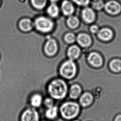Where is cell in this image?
Returning a JSON list of instances; mask_svg holds the SVG:
<instances>
[{
	"label": "cell",
	"mask_w": 121,
	"mask_h": 121,
	"mask_svg": "<svg viewBox=\"0 0 121 121\" xmlns=\"http://www.w3.org/2000/svg\"><path fill=\"white\" fill-rule=\"evenodd\" d=\"M48 91L53 98L62 99L65 97L67 93V85L64 81L60 79H56L50 83Z\"/></svg>",
	"instance_id": "1"
},
{
	"label": "cell",
	"mask_w": 121,
	"mask_h": 121,
	"mask_svg": "<svg viewBox=\"0 0 121 121\" xmlns=\"http://www.w3.org/2000/svg\"><path fill=\"white\" fill-rule=\"evenodd\" d=\"M79 110V107L77 103L67 102L61 106L60 112L63 118L67 120H71L77 116Z\"/></svg>",
	"instance_id": "2"
},
{
	"label": "cell",
	"mask_w": 121,
	"mask_h": 121,
	"mask_svg": "<svg viewBox=\"0 0 121 121\" xmlns=\"http://www.w3.org/2000/svg\"><path fill=\"white\" fill-rule=\"evenodd\" d=\"M77 68L75 64L72 60L66 61L62 64L60 69V73L62 76L66 79L74 77L77 73Z\"/></svg>",
	"instance_id": "3"
},
{
	"label": "cell",
	"mask_w": 121,
	"mask_h": 121,
	"mask_svg": "<svg viewBox=\"0 0 121 121\" xmlns=\"http://www.w3.org/2000/svg\"><path fill=\"white\" fill-rule=\"evenodd\" d=\"M35 26L39 31L46 33L51 31L54 26L53 22L45 17H38L35 20Z\"/></svg>",
	"instance_id": "4"
},
{
	"label": "cell",
	"mask_w": 121,
	"mask_h": 121,
	"mask_svg": "<svg viewBox=\"0 0 121 121\" xmlns=\"http://www.w3.org/2000/svg\"><path fill=\"white\" fill-rule=\"evenodd\" d=\"M107 13L110 15H116L121 12V5L115 0H110L105 4L104 8Z\"/></svg>",
	"instance_id": "5"
},
{
	"label": "cell",
	"mask_w": 121,
	"mask_h": 121,
	"mask_svg": "<svg viewBox=\"0 0 121 121\" xmlns=\"http://www.w3.org/2000/svg\"><path fill=\"white\" fill-rule=\"evenodd\" d=\"M21 121H39L37 112L34 109H29L22 113Z\"/></svg>",
	"instance_id": "6"
},
{
	"label": "cell",
	"mask_w": 121,
	"mask_h": 121,
	"mask_svg": "<svg viewBox=\"0 0 121 121\" xmlns=\"http://www.w3.org/2000/svg\"><path fill=\"white\" fill-rule=\"evenodd\" d=\"M82 17L83 20L87 23L90 24L94 21L95 14L93 9L86 7L82 11Z\"/></svg>",
	"instance_id": "7"
},
{
	"label": "cell",
	"mask_w": 121,
	"mask_h": 121,
	"mask_svg": "<svg viewBox=\"0 0 121 121\" xmlns=\"http://www.w3.org/2000/svg\"><path fill=\"white\" fill-rule=\"evenodd\" d=\"M57 45L56 41L53 39H49L46 43L44 50L46 54L52 56L56 54L57 51Z\"/></svg>",
	"instance_id": "8"
},
{
	"label": "cell",
	"mask_w": 121,
	"mask_h": 121,
	"mask_svg": "<svg viewBox=\"0 0 121 121\" xmlns=\"http://www.w3.org/2000/svg\"><path fill=\"white\" fill-rule=\"evenodd\" d=\"M88 60L91 65L95 67H100L103 62L101 56L95 52H91L89 55Z\"/></svg>",
	"instance_id": "9"
},
{
	"label": "cell",
	"mask_w": 121,
	"mask_h": 121,
	"mask_svg": "<svg viewBox=\"0 0 121 121\" xmlns=\"http://www.w3.org/2000/svg\"><path fill=\"white\" fill-rule=\"evenodd\" d=\"M61 10L64 15L69 16L74 13V7L71 2L65 0L61 4Z\"/></svg>",
	"instance_id": "10"
},
{
	"label": "cell",
	"mask_w": 121,
	"mask_h": 121,
	"mask_svg": "<svg viewBox=\"0 0 121 121\" xmlns=\"http://www.w3.org/2000/svg\"><path fill=\"white\" fill-rule=\"evenodd\" d=\"M113 34L111 30L108 28L102 29L98 32V36L100 39L103 41H109L111 39Z\"/></svg>",
	"instance_id": "11"
},
{
	"label": "cell",
	"mask_w": 121,
	"mask_h": 121,
	"mask_svg": "<svg viewBox=\"0 0 121 121\" xmlns=\"http://www.w3.org/2000/svg\"><path fill=\"white\" fill-rule=\"evenodd\" d=\"M77 41L79 44L83 47H87L90 46L91 42L90 36L85 34H81L77 37Z\"/></svg>",
	"instance_id": "12"
},
{
	"label": "cell",
	"mask_w": 121,
	"mask_h": 121,
	"mask_svg": "<svg viewBox=\"0 0 121 121\" xmlns=\"http://www.w3.org/2000/svg\"><path fill=\"white\" fill-rule=\"evenodd\" d=\"M33 23L31 20L28 18L22 19L19 22V27L22 31H29L33 27Z\"/></svg>",
	"instance_id": "13"
},
{
	"label": "cell",
	"mask_w": 121,
	"mask_h": 121,
	"mask_svg": "<svg viewBox=\"0 0 121 121\" xmlns=\"http://www.w3.org/2000/svg\"><path fill=\"white\" fill-rule=\"evenodd\" d=\"M80 49L79 47L75 45H73L69 48L68 52L67 55L68 56L70 60H73L77 59L79 57L80 54Z\"/></svg>",
	"instance_id": "14"
},
{
	"label": "cell",
	"mask_w": 121,
	"mask_h": 121,
	"mask_svg": "<svg viewBox=\"0 0 121 121\" xmlns=\"http://www.w3.org/2000/svg\"><path fill=\"white\" fill-rule=\"evenodd\" d=\"M93 100V95L89 93H86L82 95L80 99V103L82 106H88Z\"/></svg>",
	"instance_id": "15"
},
{
	"label": "cell",
	"mask_w": 121,
	"mask_h": 121,
	"mask_svg": "<svg viewBox=\"0 0 121 121\" xmlns=\"http://www.w3.org/2000/svg\"><path fill=\"white\" fill-rule=\"evenodd\" d=\"M47 13L50 16L56 18L59 14L60 9L59 7L55 3H52L49 5L47 9Z\"/></svg>",
	"instance_id": "16"
},
{
	"label": "cell",
	"mask_w": 121,
	"mask_h": 121,
	"mask_svg": "<svg viewBox=\"0 0 121 121\" xmlns=\"http://www.w3.org/2000/svg\"><path fill=\"white\" fill-rule=\"evenodd\" d=\"M81 88L78 84H74L71 87L69 91V96L72 99H76L80 95Z\"/></svg>",
	"instance_id": "17"
},
{
	"label": "cell",
	"mask_w": 121,
	"mask_h": 121,
	"mask_svg": "<svg viewBox=\"0 0 121 121\" xmlns=\"http://www.w3.org/2000/svg\"><path fill=\"white\" fill-rule=\"evenodd\" d=\"M110 68L115 72H121V60L115 59L112 61L110 64Z\"/></svg>",
	"instance_id": "18"
},
{
	"label": "cell",
	"mask_w": 121,
	"mask_h": 121,
	"mask_svg": "<svg viewBox=\"0 0 121 121\" xmlns=\"http://www.w3.org/2000/svg\"><path fill=\"white\" fill-rule=\"evenodd\" d=\"M67 24L70 28L74 29L79 26V20L77 17L72 15L67 19Z\"/></svg>",
	"instance_id": "19"
},
{
	"label": "cell",
	"mask_w": 121,
	"mask_h": 121,
	"mask_svg": "<svg viewBox=\"0 0 121 121\" xmlns=\"http://www.w3.org/2000/svg\"><path fill=\"white\" fill-rule=\"evenodd\" d=\"M31 5L38 10H42L45 7L47 0H31Z\"/></svg>",
	"instance_id": "20"
},
{
	"label": "cell",
	"mask_w": 121,
	"mask_h": 121,
	"mask_svg": "<svg viewBox=\"0 0 121 121\" xmlns=\"http://www.w3.org/2000/svg\"><path fill=\"white\" fill-rule=\"evenodd\" d=\"M57 115V108L56 107L52 106L48 108L46 111V116L50 119H53L56 118Z\"/></svg>",
	"instance_id": "21"
},
{
	"label": "cell",
	"mask_w": 121,
	"mask_h": 121,
	"mask_svg": "<svg viewBox=\"0 0 121 121\" xmlns=\"http://www.w3.org/2000/svg\"><path fill=\"white\" fill-rule=\"evenodd\" d=\"M93 9L100 10L104 8L105 3L102 0H93L91 3Z\"/></svg>",
	"instance_id": "22"
},
{
	"label": "cell",
	"mask_w": 121,
	"mask_h": 121,
	"mask_svg": "<svg viewBox=\"0 0 121 121\" xmlns=\"http://www.w3.org/2000/svg\"><path fill=\"white\" fill-rule=\"evenodd\" d=\"M42 102V97L39 94H35L32 97L31 103L33 106L38 107L40 106Z\"/></svg>",
	"instance_id": "23"
},
{
	"label": "cell",
	"mask_w": 121,
	"mask_h": 121,
	"mask_svg": "<svg viewBox=\"0 0 121 121\" xmlns=\"http://www.w3.org/2000/svg\"><path fill=\"white\" fill-rule=\"evenodd\" d=\"M65 40L67 43H72L75 41L76 37L72 33H68L65 36Z\"/></svg>",
	"instance_id": "24"
},
{
	"label": "cell",
	"mask_w": 121,
	"mask_h": 121,
	"mask_svg": "<svg viewBox=\"0 0 121 121\" xmlns=\"http://www.w3.org/2000/svg\"><path fill=\"white\" fill-rule=\"evenodd\" d=\"M72 1L81 6H86L90 3L91 0H72Z\"/></svg>",
	"instance_id": "25"
},
{
	"label": "cell",
	"mask_w": 121,
	"mask_h": 121,
	"mask_svg": "<svg viewBox=\"0 0 121 121\" xmlns=\"http://www.w3.org/2000/svg\"><path fill=\"white\" fill-rule=\"evenodd\" d=\"M44 104L47 108H50L53 106V101L51 98H46L44 101Z\"/></svg>",
	"instance_id": "26"
},
{
	"label": "cell",
	"mask_w": 121,
	"mask_h": 121,
	"mask_svg": "<svg viewBox=\"0 0 121 121\" xmlns=\"http://www.w3.org/2000/svg\"><path fill=\"white\" fill-rule=\"evenodd\" d=\"M90 30L92 33L95 34V33L98 32L99 31V28H98V26L96 25H93L91 26Z\"/></svg>",
	"instance_id": "27"
},
{
	"label": "cell",
	"mask_w": 121,
	"mask_h": 121,
	"mask_svg": "<svg viewBox=\"0 0 121 121\" xmlns=\"http://www.w3.org/2000/svg\"><path fill=\"white\" fill-rule=\"evenodd\" d=\"M114 121H121V115H118L115 118Z\"/></svg>",
	"instance_id": "28"
},
{
	"label": "cell",
	"mask_w": 121,
	"mask_h": 121,
	"mask_svg": "<svg viewBox=\"0 0 121 121\" xmlns=\"http://www.w3.org/2000/svg\"><path fill=\"white\" fill-rule=\"evenodd\" d=\"M50 1L52 2V3H56V2L58 1V0H50Z\"/></svg>",
	"instance_id": "29"
},
{
	"label": "cell",
	"mask_w": 121,
	"mask_h": 121,
	"mask_svg": "<svg viewBox=\"0 0 121 121\" xmlns=\"http://www.w3.org/2000/svg\"><path fill=\"white\" fill-rule=\"evenodd\" d=\"M1 4V0H0V6Z\"/></svg>",
	"instance_id": "30"
},
{
	"label": "cell",
	"mask_w": 121,
	"mask_h": 121,
	"mask_svg": "<svg viewBox=\"0 0 121 121\" xmlns=\"http://www.w3.org/2000/svg\"><path fill=\"white\" fill-rule=\"evenodd\" d=\"M78 121V120H75V121Z\"/></svg>",
	"instance_id": "31"
}]
</instances>
